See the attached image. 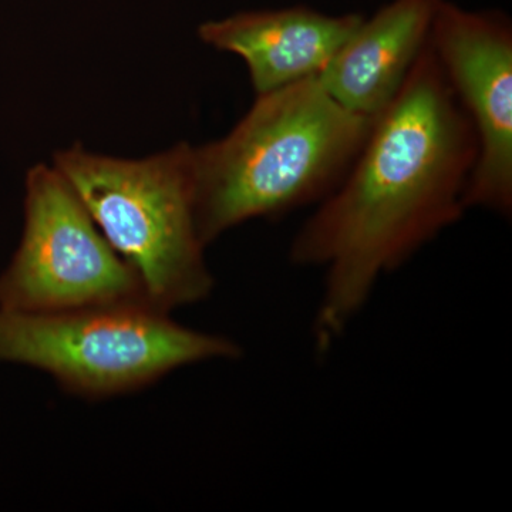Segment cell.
Listing matches in <instances>:
<instances>
[{
    "mask_svg": "<svg viewBox=\"0 0 512 512\" xmlns=\"http://www.w3.org/2000/svg\"><path fill=\"white\" fill-rule=\"evenodd\" d=\"M476 158L473 126L429 42L349 173L293 238L292 264L323 271L316 350L342 338L383 276L463 218Z\"/></svg>",
    "mask_w": 512,
    "mask_h": 512,
    "instance_id": "1",
    "label": "cell"
},
{
    "mask_svg": "<svg viewBox=\"0 0 512 512\" xmlns=\"http://www.w3.org/2000/svg\"><path fill=\"white\" fill-rule=\"evenodd\" d=\"M375 119L340 106L318 77L256 96L228 136L192 148L195 221L205 247L244 222L328 198Z\"/></svg>",
    "mask_w": 512,
    "mask_h": 512,
    "instance_id": "2",
    "label": "cell"
},
{
    "mask_svg": "<svg viewBox=\"0 0 512 512\" xmlns=\"http://www.w3.org/2000/svg\"><path fill=\"white\" fill-rule=\"evenodd\" d=\"M66 178L107 242L136 272L148 302L170 313L204 301L214 276L195 221L194 156L181 143L144 160L59 151Z\"/></svg>",
    "mask_w": 512,
    "mask_h": 512,
    "instance_id": "3",
    "label": "cell"
},
{
    "mask_svg": "<svg viewBox=\"0 0 512 512\" xmlns=\"http://www.w3.org/2000/svg\"><path fill=\"white\" fill-rule=\"evenodd\" d=\"M239 356L234 340L185 328L147 303L50 313L0 309V360L43 370L87 399L134 392L180 367Z\"/></svg>",
    "mask_w": 512,
    "mask_h": 512,
    "instance_id": "4",
    "label": "cell"
},
{
    "mask_svg": "<svg viewBox=\"0 0 512 512\" xmlns=\"http://www.w3.org/2000/svg\"><path fill=\"white\" fill-rule=\"evenodd\" d=\"M136 303L151 305L140 279L66 178L55 167H33L22 242L0 276V309L50 313Z\"/></svg>",
    "mask_w": 512,
    "mask_h": 512,
    "instance_id": "5",
    "label": "cell"
},
{
    "mask_svg": "<svg viewBox=\"0 0 512 512\" xmlns=\"http://www.w3.org/2000/svg\"><path fill=\"white\" fill-rule=\"evenodd\" d=\"M430 46L477 140L466 207L512 211V29L504 16L441 0Z\"/></svg>",
    "mask_w": 512,
    "mask_h": 512,
    "instance_id": "6",
    "label": "cell"
},
{
    "mask_svg": "<svg viewBox=\"0 0 512 512\" xmlns=\"http://www.w3.org/2000/svg\"><path fill=\"white\" fill-rule=\"evenodd\" d=\"M365 18L292 8L244 12L198 29L202 42L247 63L256 96L318 77Z\"/></svg>",
    "mask_w": 512,
    "mask_h": 512,
    "instance_id": "7",
    "label": "cell"
},
{
    "mask_svg": "<svg viewBox=\"0 0 512 512\" xmlns=\"http://www.w3.org/2000/svg\"><path fill=\"white\" fill-rule=\"evenodd\" d=\"M440 2L394 0L363 20L319 74L323 89L352 113L379 116L426 49Z\"/></svg>",
    "mask_w": 512,
    "mask_h": 512,
    "instance_id": "8",
    "label": "cell"
}]
</instances>
